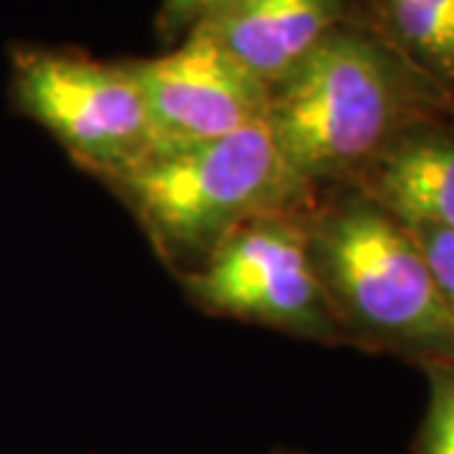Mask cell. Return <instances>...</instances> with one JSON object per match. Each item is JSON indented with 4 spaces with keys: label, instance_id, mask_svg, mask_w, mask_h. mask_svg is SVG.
I'll return each mask as SVG.
<instances>
[{
    "label": "cell",
    "instance_id": "1",
    "mask_svg": "<svg viewBox=\"0 0 454 454\" xmlns=\"http://www.w3.org/2000/svg\"><path fill=\"white\" fill-rule=\"evenodd\" d=\"M444 114L447 101L348 18L268 89L265 124L295 179L318 195L356 184L399 134Z\"/></svg>",
    "mask_w": 454,
    "mask_h": 454
},
{
    "label": "cell",
    "instance_id": "2",
    "mask_svg": "<svg viewBox=\"0 0 454 454\" xmlns=\"http://www.w3.org/2000/svg\"><path fill=\"white\" fill-rule=\"evenodd\" d=\"M306 230L343 343L422 369L454 364V316L404 223L343 184L310 200Z\"/></svg>",
    "mask_w": 454,
    "mask_h": 454
},
{
    "label": "cell",
    "instance_id": "3",
    "mask_svg": "<svg viewBox=\"0 0 454 454\" xmlns=\"http://www.w3.org/2000/svg\"><path fill=\"white\" fill-rule=\"evenodd\" d=\"M106 187L177 273L200 265L247 220L301 210L316 197L288 169L265 121L152 157Z\"/></svg>",
    "mask_w": 454,
    "mask_h": 454
},
{
    "label": "cell",
    "instance_id": "4",
    "mask_svg": "<svg viewBox=\"0 0 454 454\" xmlns=\"http://www.w3.org/2000/svg\"><path fill=\"white\" fill-rule=\"evenodd\" d=\"M8 98L89 175L109 184L154 154L149 114L127 61L68 46L13 43Z\"/></svg>",
    "mask_w": 454,
    "mask_h": 454
},
{
    "label": "cell",
    "instance_id": "5",
    "mask_svg": "<svg viewBox=\"0 0 454 454\" xmlns=\"http://www.w3.org/2000/svg\"><path fill=\"white\" fill-rule=\"evenodd\" d=\"M306 207L260 215L232 230L200 265L179 273L190 301L212 316L343 343L313 265Z\"/></svg>",
    "mask_w": 454,
    "mask_h": 454
},
{
    "label": "cell",
    "instance_id": "6",
    "mask_svg": "<svg viewBox=\"0 0 454 454\" xmlns=\"http://www.w3.org/2000/svg\"><path fill=\"white\" fill-rule=\"evenodd\" d=\"M127 64L145 97L152 157L207 145L265 121L268 86L200 33H187L160 56Z\"/></svg>",
    "mask_w": 454,
    "mask_h": 454
},
{
    "label": "cell",
    "instance_id": "7",
    "mask_svg": "<svg viewBox=\"0 0 454 454\" xmlns=\"http://www.w3.org/2000/svg\"><path fill=\"white\" fill-rule=\"evenodd\" d=\"M354 0H223L190 33H200L268 89L291 74Z\"/></svg>",
    "mask_w": 454,
    "mask_h": 454
},
{
    "label": "cell",
    "instance_id": "8",
    "mask_svg": "<svg viewBox=\"0 0 454 454\" xmlns=\"http://www.w3.org/2000/svg\"><path fill=\"white\" fill-rule=\"evenodd\" d=\"M351 187L404 225L454 232V114L409 127Z\"/></svg>",
    "mask_w": 454,
    "mask_h": 454
},
{
    "label": "cell",
    "instance_id": "9",
    "mask_svg": "<svg viewBox=\"0 0 454 454\" xmlns=\"http://www.w3.org/2000/svg\"><path fill=\"white\" fill-rule=\"evenodd\" d=\"M348 18L384 41L454 114V0H354Z\"/></svg>",
    "mask_w": 454,
    "mask_h": 454
},
{
    "label": "cell",
    "instance_id": "10",
    "mask_svg": "<svg viewBox=\"0 0 454 454\" xmlns=\"http://www.w3.org/2000/svg\"><path fill=\"white\" fill-rule=\"evenodd\" d=\"M429 396L411 454H454V364L424 369Z\"/></svg>",
    "mask_w": 454,
    "mask_h": 454
},
{
    "label": "cell",
    "instance_id": "11",
    "mask_svg": "<svg viewBox=\"0 0 454 454\" xmlns=\"http://www.w3.org/2000/svg\"><path fill=\"white\" fill-rule=\"evenodd\" d=\"M409 230L422 247L432 276L437 280L439 293L454 316V232L432 225H411Z\"/></svg>",
    "mask_w": 454,
    "mask_h": 454
},
{
    "label": "cell",
    "instance_id": "12",
    "mask_svg": "<svg viewBox=\"0 0 454 454\" xmlns=\"http://www.w3.org/2000/svg\"><path fill=\"white\" fill-rule=\"evenodd\" d=\"M223 0H162L157 13V33L167 43H179L202 18Z\"/></svg>",
    "mask_w": 454,
    "mask_h": 454
},
{
    "label": "cell",
    "instance_id": "13",
    "mask_svg": "<svg viewBox=\"0 0 454 454\" xmlns=\"http://www.w3.org/2000/svg\"><path fill=\"white\" fill-rule=\"evenodd\" d=\"M276 454H298V452H276Z\"/></svg>",
    "mask_w": 454,
    "mask_h": 454
}]
</instances>
